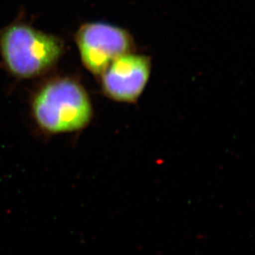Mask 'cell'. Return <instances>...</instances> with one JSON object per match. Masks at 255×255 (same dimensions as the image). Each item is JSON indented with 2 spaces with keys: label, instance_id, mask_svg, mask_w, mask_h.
I'll use <instances>...</instances> for the list:
<instances>
[{
  "label": "cell",
  "instance_id": "7a4b0ae2",
  "mask_svg": "<svg viewBox=\"0 0 255 255\" xmlns=\"http://www.w3.org/2000/svg\"><path fill=\"white\" fill-rule=\"evenodd\" d=\"M2 58L18 77L31 78L51 67L62 52L61 41L25 24L5 29L0 36Z\"/></svg>",
  "mask_w": 255,
  "mask_h": 255
},
{
  "label": "cell",
  "instance_id": "277c9868",
  "mask_svg": "<svg viewBox=\"0 0 255 255\" xmlns=\"http://www.w3.org/2000/svg\"><path fill=\"white\" fill-rule=\"evenodd\" d=\"M149 74V58L125 54L113 61L102 74L103 90L115 101L135 103L148 82Z\"/></svg>",
  "mask_w": 255,
  "mask_h": 255
},
{
  "label": "cell",
  "instance_id": "6da1fadb",
  "mask_svg": "<svg viewBox=\"0 0 255 255\" xmlns=\"http://www.w3.org/2000/svg\"><path fill=\"white\" fill-rule=\"evenodd\" d=\"M31 113L39 129L50 135L80 131L93 118L89 95L81 85L69 79L42 87L33 98Z\"/></svg>",
  "mask_w": 255,
  "mask_h": 255
},
{
  "label": "cell",
  "instance_id": "3957f363",
  "mask_svg": "<svg viewBox=\"0 0 255 255\" xmlns=\"http://www.w3.org/2000/svg\"><path fill=\"white\" fill-rule=\"evenodd\" d=\"M76 41L84 65L95 75H102L113 61L129 53L133 46L128 31L104 22L82 26Z\"/></svg>",
  "mask_w": 255,
  "mask_h": 255
}]
</instances>
